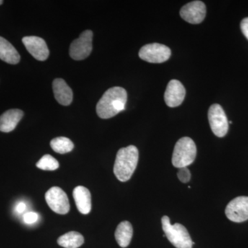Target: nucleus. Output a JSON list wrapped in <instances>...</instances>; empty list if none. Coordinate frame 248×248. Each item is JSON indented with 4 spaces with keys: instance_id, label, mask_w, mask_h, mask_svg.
I'll return each instance as SVG.
<instances>
[{
    "instance_id": "obj_16",
    "label": "nucleus",
    "mask_w": 248,
    "mask_h": 248,
    "mask_svg": "<svg viewBox=\"0 0 248 248\" xmlns=\"http://www.w3.org/2000/svg\"><path fill=\"white\" fill-rule=\"evenodd\" d=\"M0 59L10 64H17L20 61V55L14 46L0 37Z\"/></svg>"
},
{
    "instance_id": "obj_25",
    "label": "nucleus",
    "mask_w": 248,
    "mask_h": 248,
    "mask_svg": "<svg viewBox=\"0 0 248 248\" xmlns=\"http://www.w3.org/2000/svg\"><path fill=\"white\" fill-rule=\"evenodd\" d=\"M3 2H4V1H3L2 0H0V5L2 4Z\"/></svg>"
},
{
    "instance_id": "obj_11",
    "label": "nucleus",
    "mask_w": 248,
    "mask_h": 248,
    "mask_svg": "<svg viewBox=\"0 0 248 248\" xmlns=\"http://www.w3.org/2000/svg\"><path fill=\"white\" fill-rule=\"evenodd\" d=\"M22 42L31 55L39 61H45L49 56V50L43 39L36 36H28Z\"/></svg>"
},
{
    "instance_id": "obj_18",
    "label": "nucleus",
    "mask_w": 248,
    "mask_h": 248,
    "mask_svg": "<svg viewBox=\"0 0 248 248\" xmlns=\"http://www.w3.org/2000/svg\"><path fill=\"white\" fill-rule=\"evenodd\" d=\"M84 242V236L78 232H70L58 239V244L65 248H78Z\"/></svg>"
},
{
    "instance_id": "obj_23",
    "label": "nucleus",
    "mask_w": 248,
    "mask_h": 248,
    "mask_svg": "<svg viewBox=\"0 0 248 248\" xmlns=\"http://www.w3.org/2000/svg\"><path fill=\"white\" fill-rule=\"evenodd\" d=\"M241 29L245 37L248 40V17L244 18L241 21Z\"/></svg>"
},
{
    "instance_id": "obj_10",
    "label": "nucleus",
    "mask_w": 248,
    "mask_h": 248,
    "mask_svg": "<svg viewBox=\"0 0 248 248\" xmlns=\"http://www.w3.org/2000/svg\"><path fill=\"white\" fill-rule=\"evenodd\" d=\"M206 15V7L202 1H193L183 6L181 17L190 24H197L203 22Z\"/></svg>"
},
{
    "instance_id": "obj_15",
    "label": "nucleus",
    "mask_w": 248,
    "mask_h": 248,
    "mask_svg": "<svg viewBox=\"0 0 248 248\" xmlns=\"http://www.w3.org/2000/svg\"><path fill=\"white\" fill-rule=\"evenodd\" d=\"M53 89L55 99L59 104L63 106H68L73 102V91L64 80H54Z\"/></svg>"
},
{
    "instance_id": "obj_8",
    "label": "nucleus",
    "mask_w": 248,
    "mask_h": 248,
    "mask_svg": "<svg viewBox=\"0 0 248 248\" xmlns=\"http://www.w3.org/2000/svg\"><path fill=\"white\" fill-rule=\"evenodd\" d=\"M46 201L50 209L55 213L66 215L70 210L69 200L66 192L59 187H53L47 191Z\"/></svg>"
},
{
    "instance_id": "obj_20",
    "label": "nucleus",
    "mask_w": 248,
    "mask_h": 248,
    "mask_svg": "<svg viewBox=\"0 0 248 248\" xmlns=\"http://www.w3.org/2000/svg\"><path fill=\"white\" fill-rule=\"evenodd\" d=\"M38 169L43 170H55L60 167L58 160L50 155H46L41 158L40 161L36 164Z\"/></svg>"
},
{
    "instance_id": "obj_19",
    "label": "nucleus",
    "mask_w": 248,
    "mask_h": 248,
    "mask_svg": "<svg viewBox=\"0 0 248 248\" xmlns=\"http://www.w3.org/2000/svg\"><path fill=\"white\" fill-rule=\"evenodd\" d=\"M50 146L55 153L60 154L70 153L74 148V144L71 140L64 137L53 139L50 141Z\"/></svg>"
},
{
    "instance_id": "obj_3",
    "label": "nucleus",
    "mask_w": 248,
    "mask_h": 248,
    "mask_svg": "<svg viewBox=\"0 0 248 248\" xmlns=\"http://www.w3.org/2000/svg\"><path fill=\"white\" fill-rule=\"evenodd\" d=\"M197 156V146L193 140L187 137L181 138L173 151L172 162L177 169L187 168L194 162Z\"/></svg>"
},
{
    "instance_id": "obj_2",
    "label": "nucleus",
    "mask_w": 248,
    "mask_h": 248,
    "mask_svg": "<svg viewBox=\"0 0 248 248\" xmlns=\"http://www.w3.org/2000/svg\"><path fill=\"white\" fill-rule=\"evenodd\" d=\"M139 161V151L135 146L121 148L117 152L114 173L116 177L122 182H125L133 176Z\"/></svg>"
},
{
    "instance_id": "obj_22",
    "label": "nucleus",
    "mask_w": 248,
    "mask_h": 248,
    "mask_svg": "<svg viewBox=\"0 0 248 248\" xmlns=\"http://www.w3.org/2000/svg\"><path fill=\"white\" fill-rule=\"evenodd\" d=\"M38 215L34 212H30L25 214L24 216V221L27 224H32L38 220Z\"/></svg>"
},
{
    "instance_id": "obj_13",
    "label": "nucleus",
    "mask_w": 248,
    "mask_h": 248,
    "mask_svg": "<svg viewBox=\"0 0 248 248\" xmlns=\"http://www.w3.org/2000/svg\"><path fill=\"white\" fill-rule=\"evenodd\" d=\"M73 198L76 202V206L79 213L88 215L92 208L91 195L90 191L82 186H79L74 189L73 192Z\"/></svg>"
},
{
    "instance_id": "obj_5",
    "label": "nucleus",
    "mask_w": 248,
    "mask_h": 248,
    "mask_svg": "<svg viewBox=\"0 0 248 248\" xmlns=\"http://www.w3.org/2000/svg\"><path fill=\"white\" fill-rule=\"evenodd\" d=\"M208 120L212 131L218 138H223L228 133L229 123L223 108L218 104H213L208 110Z\"/></svg>"
},
{
    "instance_id": "obj_6",
    "label": "nucleus",
    "mask_w": 248,
    "mask_h": 248,
    "mask_svg": "<svg viewBox=\"0 0 248 248\" xmlns=\"http://www.w3.org/2000/svg\"><path fill=\"white\" fill-rule=\"evenodd\" d=\"M139 56L141 60L150 63H163L170 58L171 50L169 47L161 44H149L140 49Z\"/></svg>"
},
{
    "instance_id": "obj_1",
    "label": "nucleus",
    "mask_w": 248,
    "mask_h": 248,
    "mask_svg": "<svg viewBox=\"0 0 248 248\" xmlns=\"http://www.w3.org/2000/svg\"><path fill=\"white\" fill-rule=\"evenodd\" d=\"M127 92L120 86L111 88L103 94L97 103V115L102 119H110L125 110Z\"/></svg>"
},
{
    "instance_id": "obj_4",
    "label": "nucleus",
    "mask_w": 248,
    "mask_h": 248,
    "mask_svg": "<svg viewBox=\"0 0 248 248\" xmlns=\"http://www.w3.org/2000/svg\"><path fill=\"white\" fill-rule=\"evenodd\" d=\"M163 231L170 242L177 248H192L194 243L187 229L180 224H171L169 217L164 216L161 218Z\"/></svg>"
},
{
    "instance_id": "obj_21",
    "label": "nucleus",
    "mask_w": 248,
    "mask_h": 248,
    "mask_svg": "<svg viewBox=\"0 0 248 248\" xmlns=\"http://www.w3.org/2000/svg\"><path fill=\"white\" fill-rule=\"evenodd\" d=\"M177 177L182 183H187L190 180L191 174L187 168L179 169L177 173Z\"/></svg>"
},
{
    "instance_id": "obj_14",
    "label": "nucleus",
    "mask_w": 248,
    "mask_h": 248,
    "mask_svg": "<svg viewBox=\"0 0 248 248\" xmlns=\"http://www.w3.org/2000/svg\"><path fill=\"white\" fill-rule=\"evenodd\" d=\"M24 116V112L19 109H11L0 116V131L9 133L16 128Z\"/></svg>"
},
{
    "instance_id": "obj_9",
    "label": "nucleus",
    "mask_w": 248,
    "mask_h": 248,
    "mask_svg": "<svg viewBox=\"0 0 248 248\" xmlns=\"http://www.w3.org/2000/svg\"><path fill=\"white\" fill-rule=\"evenodd\" d=\"M226 215L228 219L241 223L248 220V197H238L232 200L226 208Z\"/></svg>"
},
{
    "instance_id": "obj_24",
    "label": "nucleus",
    "mask_w": 248,
    "mask_h": 248,
    "mask_svg": "<svg viewBox=\"0 0 248 248\" xmlns=\"http://www.w3.org/2000/svg\"><path fill=\"white\" fill-rule=\"evenodd\" d=\"M26 208H27L26 204L21 202V203L17 204V207H16V210H17L18 213H22L26 210Z\"/></svg>"
},
{
    "instance_id": "obj_7",
    "label": "nucleus",
    "mask_w": 248,
    "mask_h": 248,
    "mask_svg": "<svg viewBox=\"0 0 248 248\" xmlns=\"http://www.w3.org/2000/svg\"><path fill=\"white\" fill-rule=\"evenodd\" d=\"M92 31H85L80 35L79 38L73 41L70 47V56L73 60H83L91 55L93 50Z\"/></svg>"
},
{
    "instance_id": "obj_12",
    "label": "nucleus",
    "mask_w": 248,
    "mask_h": 248,
    "mask_svg": "<svg viewBox=\"0 0 248 248\" xmlns=\"http://www.w3.org/2000/svg\"><path fill=\"white\" fill-rule=\"evenodd\" d=\"M186 96V89L184 85L176 79H172L168 84L164 94L165 102L168 107H179L184 102Z\"/></svg>"
},
{
    "instance_id": "obj_17",
    "label": "nucleus",
    "mask_w": 248,
    "mask_h": 248,
    "mask_svg": "<svg viewBox=\"0 0 248 248\" xmlns=\"http://www.w3.org/2000/svg\"><path fill=\"white\" fill-rule=\"evenodd\" d=\"M133 229L131 223L128 221L120 223L116 229L115 236L119 246L122 248L128 247L133 238Z\"/></svg>"
}]
</instances>
